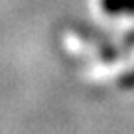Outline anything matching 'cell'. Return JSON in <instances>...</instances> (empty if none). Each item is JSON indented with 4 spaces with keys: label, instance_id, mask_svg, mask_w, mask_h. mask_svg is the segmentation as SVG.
Segmentation results:
<instances>
[{
    "label": "cell",
    "instance_id": "6da1fadb",
    "mask_svg": "<svg viewBox=\"0 0 134 134\" xmlns=\"http://www.w3.org/2000/svg\"><path fill=\"white\" fill-rule=\"evenodd\" d=\"M108 11H134V0H104Z\"/></svg>",
    "mask_w": 134,
    "mask_h": 134
}]
</instances>
